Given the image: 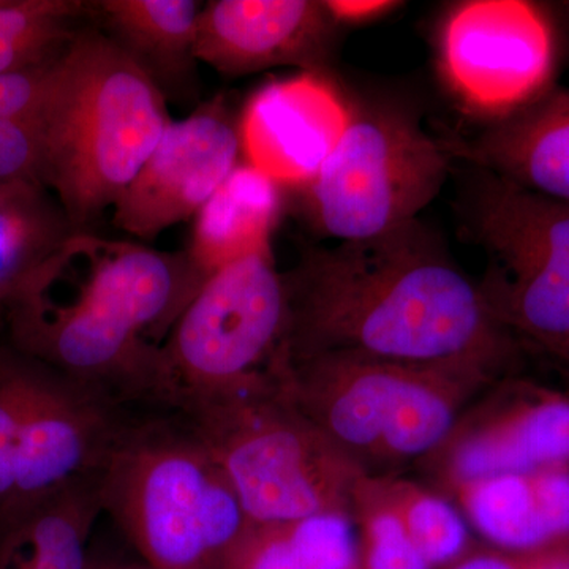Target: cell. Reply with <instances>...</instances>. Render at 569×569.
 <instances>
[{"instance_id":"obj_1","label":"cell","mask_w":569,"mask_h":569,"mask_svg":"<svg viewBox=\"0 0 569 569\" xmlns=\"http://www.w3.org/2000/svg\"><path fill=\"white\" fill-rule=\"evenodd\" d=\"M283 282L280 361L342 355L481 385L505 350L503 323L481 284L421 220L307 249Z\"/></svg>"},{"instance_id":"obj_2","label":"cell","mask_w":569,"mask_h":569,"mask_svg":"<svg viewBox=\"0 0 569 569\" xmlns=\"http://www.w3.org/2000/svg\"><path fill=\"white\" fill-rule=\"evenodd\" d=\"M204 274L187 250L71 233L2 307L11 348L114 406H179L164 340Z\"/></svg>"},{"instance_id":"obj_3","label":"cell","mask_w":569,"mask_h":569,"mask_svg":"<svg viewBox=\"0 0 569 569\" xmlns=\"http://www.w3.org/2000/svg\"><path fill=\"white\" fill-rule=\"evenodd\" d=\"M110 516L151 569H231L252 529L238 493L178 407L138 415L99 473Z\"/></svg>"},{"instance_id":"obj_4","label":"cell","mask_w":569,"mask_h":569,"mask_svg":"<svg viewBox=\"0 0 569 569\" xmlns=\"http://www.w3.org/2000/svg\"><path fill=\"white\" fill-rule=\"evenodd\" d=\"M171 122L159 86L107 33L74 36L44 121L43 179L74 233L116 204Z\"/></svg>"},{"instance_id":"obj_5","label":"cell","mask_w":569,"mask_h":569,"mask_svg":"<svg viewBox=\"0 0 569 569\" xmlns=\"http://www.w3.org/2000/svg\"><path fill=\"white\" fill-rule=\"evenodd\" d=\"M178 408L223 468L253 527L353 509L366 475L269 370L238 387L183 396Z\"/></svg>"},{"instance_id":"obj_6","label":"cell","mask_w":569,"mask_h":569,"mask_svg":"<svg viewBox=\"0 0 569 569\" xmlns=\"http://www.w3.org/2000/svg\"><path fill=\"white\" fill-rule=\"evenodd\" d=\"M284 395L367 477V466L400 463L440 447L473 381L342 355L274 359Z\"/></svg>"},{"instance_id":"obj_7","label":"cell","mask_w":569,"mask_h":569,"mask_svg":"<svg viewBox=\"0 0 569 569\" xmlns=\"http://www.w3.org/2000/svg\"><path fill=\"white\" fill-rule=\"evenodd\" d=\"M350 119L306 187L307 213L325 238L362 241L419 220L451 173L447 142L389 100L350 99Z\"/></svg>"},{"instance_id":"obj_8","label":"cell","mask_w":569,"mask_h":569,"mask_svg":"<svg viewBox=\"0 0 569 569\" xmlns=\"http://www.w3.org/2000/svg\"><path fill=\"white\" fill-rule=\"evenodd\" d=\"M477 171L463 217L488 257L482 293L501 323L516 321L542 339L568 340L569 201Z\"/></svg>"},{"instance_id":"obj_9","label":"cell","mask_w":569,"mask_h":569,"mask_svg":"<svg viewBox=\"0 0 569 569\" xmlns=\"http://www.w3.org/2000/svg\"><path fill=\"white\" fill-rule=\"evenodd\" d=\"M436 67L459 111L489 123L552 89L557 32L548 9L523 0H462L436 29Z\"/></svg>"},{"instance_id":"obj_10","label":"cell","mask_w":569,"mask_h":569,"mask_svg":"<svg viewBox=\"0 0 569 569\" xmlns=\"http://www.w3.org/2000/svg\"><path fill=\"white\" fill-rule=\"evenodd\" d=\"M284 323L287 293L271 247L213 271L163 343L181 399L266 372Z\"/></svg>"},{"instance_id":"obj_11","label":"cell","mask_w":569,"mask_h":569,"mask_svg":"<svg viewBox=\"0 0 569 569\" xmlns=\"http://www.w3.org/2000/svg\"><path fill=\"white\" fill-rule=\"evenodd\" d=\"M26 359L28 396L17 482L3 508L29 503L74 479L100 473L123 429L144 415L114 406L51 367Z\"/></svg>"},{"instance_id":"obj_12","label":"cell","mask_w":569,"mask_h":569,"mask_svg":"<svg viewBox=\"0 0 569 569\" xmlns=\"http://www.w3.org/2000/svg\"><path fill=\"white\" fill-rule=\"evenodd\" d=\"M239 122L223 99L173 121L112 206L121 231L152 241L194 219L242 162Z\"/></svg>"},{"instance_id":"obj_13","label":"cell","mask_w":569,"mask_h":569,"mask_svg":"<svg viewBox=\"0 0 569 569\" xmlns=\"http://www.w3.org/2000/svg\"><path fill=\"white\" fill-rule=\"evenodd\" d=\"M350 97L328 73L301 71L261 86L239 119L244 162L280 187L305 190L350 119Z\"/></svg>"},{"instance_id":"obj_14","label":"cell","mask_w":569,"mask_h":569,"mask_svg":"<svg viewBox=\"0 0 569 569\" xmlns=\"http://www.w3.org/2000/svg\"><path fill=\"white\" fill-rule=\"evenodd\" d=\"M323 0H212L198 18V62L228 78L276 67L328 73L337 32Z\"/></svg>"},{"instance_id":"obj_15","label":"cell","mask_w":569,"mask_h":569,"mask_svg":"<svg viewBox=\"0 0 569 569\" xmlns=\"http://www.w3.org/2000/svg\"><path fill=\"white\" fill-rule=\"evenodd\" d=\"M455 159L569 201V89L552 88L475 137L445 140Z\"/></svg>"},{"instance_id":"obj_16","label":"cell","mask_w":569,"mask_h":569,"mask_svg":"<svg viewBox=\"0 0 569 569\" xmlns=\"http://www.w3.org/2000/svg\"><path fill=\"white\" fill-rule=\"evenodd\" d=\"M102 515L99 473L0 509V569H89L88 541Z\"/></svg>"},{"instance_id":"obj_17","label":"cell","mask_w":569,"mask_h":569,"mask_svg":"<svg viewBox=\"0 0 569 569\" xmlns=\"http://www.w3.org/2000/svg\"><path fill=\"white\" fill-rule=\"evenodd\" d=\"M93 17L107 36L137 62L160 91L179 92L192 84L197 69V0H100Z\"/></svg>"},{"instance_id":"obj_18","label":"cell","mask_w":569,"mask_h":569,"mask_svg":"<svg viewBox=\"0 0 569 569\" xmlns=\"http://www.w3.org/2000/svg\"><path fill=\"white\" fill-rule=\"evenodd\" d=\"M468 519L498 548L535 550L569 533V475L482 479L463 486Z\"/></svg>"},{"instance_id":"obj_19","label":"cell","mask_w":569,"mask_h":569,"mask_svg":"<svg viewBox=\"0 0 569 569\" xmlns=\"http://www.w3.org/2000/svg\"><path fill=\"white\" fill-rule=\"evenodd\" d=\"M282 189L242 160L194 217L189 252L211 276L239 258L271 247L283 208Z\"/></svg>"},{"instance_id":"obj_20","label":"cell","mask_w":569,"mask_h":569,"mask_svg":"<svg viewBox=\"0 0 569 569\" xmlns=\"http://www.w3.org/2000/svg\"><path fill=\"white\" fill-rule=\"evenodd\" d=\"M565 459H569V403L550 402L475 427L456 445L449 468L463 488L482 479L531 475Z\"/></svg>"},{"instance_id":"obj_21","label":"cell","mask_w":569,"mask_h":569,"mask_svg":"<svg viewBox=\"0 0 569 569\" xmlns=\"http://www.w3.org/2000/svg\"><path fill=\"white\" fill-rule=\"evenodd\" d=\"M71 233L47 187L0 182V309Z\"/></svg>"},{"instance_id":"obj_22","label":"cell","mask_w":569,"mask_h":569,"mask_svg":"<svg viewBox=\"0 0 569 569\" xmlns=\"http://www.w3.org/2000/svg\"><path fill=\"white\" fill-rule=\"evenodd\" d=\"M353 526L348 516L253 527L231 569H358Z\"/></svg>"},{"instance_id":"obj_23","label":"cell","mask_w":569,"mask_h":569,"mask_svg":"<svg viewBox=\"0 0 569 569\" xmlns=\"http://www.w3.org/2000/svg\"><path fill=\"white\" fill-rule=\"evenodd\" d=\"M93 17L81 0H0V73L54 58Z\"/></svg>"},{"instance_id":"obj_24","label":"cell","mask_w":569,"mask_h":569,"mask_svg":"<svg viewBox=\"0 0 569 569\" xmlns=\"http://www.w3.org/2000/svg\"><path fill=\"white\" fill-rule=\"evenodd\" d=\"M358 496L391 509L432 568L458 559L466 549V522L443 498L406 485L380 486L369 478L362 479Z\"/></svg>"},{"instance_id":"obj_25","label":"cell","mask_w":569,"mask_h":569,"mask_svg":"<svg viewBox=\"0 0 569 569\" xmlns=\"http://www.w3.org/2000/svg\"><path fill=\"white\" fill-rule=\"evenodd\" d=\"M28 396V359L10 346L0 347V509L17 482L18 449Z\"/></svg>"},{"instance_id":"obj_26","label":"cell","mask_w":569,"mask_h":569,"mask_svg":"<svg viewBox=\"0 0 569 569\" xmlns=\"http://www.w3.org/2000/svg\"><path fill=\"white\" fill-rule=\"evenodd\" d=\"M67 48L47 61L0 73V121L44 126L61 89Z\"/></svg>"},{"instance_id":"obj_27","label":"cell","mask_w":569,"mask_h":569,"mask_svg":"<svg viewBox=\"0 0 569 569\" xmlns=\"http://www.w3.org/2000/svg\"><path fill=\"white\" fill-rule=\"evenodd\" d=\"M356 500H370L356 496ZM365 569H432L399 518L383 505L373 501L366 507Z\"/></svg>"},{"instance_id":"obj_28","label":"cell","mask_w":569,"mask_h":569,"mask_svg":"<svg viewBox=\"0 0 569 569\" xmlns=\"http://www.w3.org/2000/svg\"><path fill=\"white\" fill-rule=\"evenodd\" d=\"M47 134L39 122L0 121V182L44 187Z\"/></svg>"},{"instance_id":"obj_29","label":"cell","mask_w":569,"mask_h":569,"mask_svg":"<svg viewBox=\"0 0 569 569\" xmlns=\"http://www.w3.org/2000/svg\"><path fill=\"white\" fill-rule=\"evenodd\" d=\"M323 6L337 28H342V26H361L381 20L403 7V2H396V0H323Z\"/></svg>"},{"instance_id":"obj_30","label":"cell","mask_w":569,"mask_h":569,"mask_svg":"<svg viewBox=\"0 0 569 569\" xmlns=\"http://www.w3.org/2000/svg\"><path fill=\"white\" fill-rule=\"evenodd\" d=\"M452 569H526L520 568L519 565L512 563L503 557L498 556H475L470 557V559L460 561L458 567ZM541 569H552L550 568H541Z\"/></svg>"},{"instance_id":"obj_31","label":"cell","mask_w":569,"mask_h":569,"mask_svg":"<svg viewBox=\"0 0 569 569\" xmlns=\"http://www.w3.org/2000/svg\"><path fill=\"white\" fill-rule=\"evenodd\" d=\"M557 9H559L561 20H563L565 29H567V32L569 33V0H567V2H560Z\"/></svg>"},{"instance_id":"obj_32","label":"cell","mask_w":569,"mask_h":569,"mask_svg":"<svg viewBox=\"0 0 569 569\" xmlns=\"http://www.w3.org/2000/svg\"><path fill=\"white\" fill-rule=\"evenodd\" d=\"M108 569H151L148 567L140 568V567H112V565H108Z\"/></svg>"},{"instance_id":"obj_33","label":"cell","mask_w":569,"mask_h":569,"mask_svg":"<svg viewBox=\"0 0 569 569\" xmlns=\"http://www.w3.org/2000/svg\"><path fill=\"white\" fill-rule=\"evenodd\" d=\"M89 569H108V565H89Z\"/></svg>"}]
</instances>
